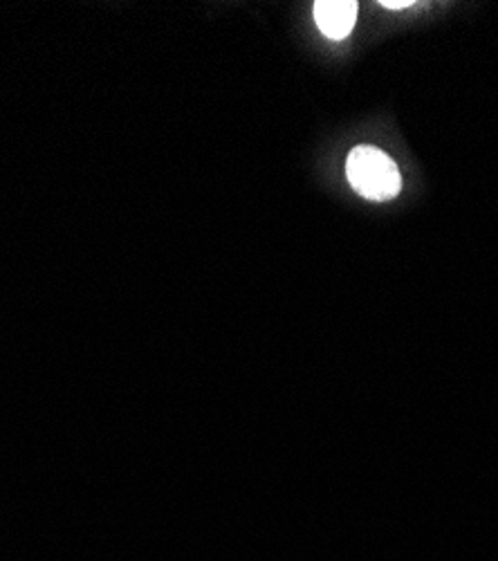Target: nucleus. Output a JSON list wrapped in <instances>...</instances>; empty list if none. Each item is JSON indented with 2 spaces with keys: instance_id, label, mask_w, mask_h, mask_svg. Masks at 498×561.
<instances>
[{
  "instance_id": "1",
  "label": "nucleus",
  "mask_w": 498,
  "mask_h": 561,
  "mask_svg": "<svg viewBox=\"0 0 498 561\" xmlns=\"http://www.w3.org/2000/svg\"><path fill=\"white\" fill-rule=\"evenodd\" d=\"M346 175L352 190L367 201L384 203L399 194L402 178L395 162L380 149L357 147L346 160Z\"/></svg>"
},
{
  "instance_id": "3",
  "label": "nucleus",
  "mask_w": 498,
  "mask_h": 561,
  "mask_svg": "<svg viewBox=\"0 0 498 561\" xmlns=\"http://www.w3.org/2000/svg\"><path fill=\"white\" fill-rule=\"evenodd\" d=\"M380 5L386 8V10H406V8H412L414 3H412V0H382Z\"/></svg>"
},
{
  "instance_id": "2",
  "label": "nucleus",
  "mask_w": 498,
  "mask_h": 561,
  "mask_svg": "<svg viewBox=\"0 0 498 561\" xmlns=\"http://www.w3.org/2000/svg\"><path fill=\"white\" fill-rule=\"evenodd\" d=\"M359 5L352 0H320L314 3V21L322 34L333 41H344L357 23Z\"/></svg>"
}]
</instances>
